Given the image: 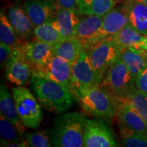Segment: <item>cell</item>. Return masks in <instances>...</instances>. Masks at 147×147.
I'll use <instances>...</instances> for the list:
<instances>
[{
  "mask_svg": "<svg viewBox=\"0 0 147 147\" xmlns=\"http://www.w3.org/2000/svg\"><path fill=\"white\" fill-rule=\"evenodd\" d=\"M0 136L1 146H10L12 144H21L29 146L21 133L10 120L0 115Z\"/></svg>",
  "mask_w": 147,
  "mask_h": 147,
  "instance_id": "44dd1931",
  "label": "cell"
},
{
  "mask_svg": "<svg viewBox=\"0 0 147 147\" xmlns=\"http://www.w3.org/2000/svg\"><path fill=\"white\" fill-rule=\"evenodd\" d=\"M85 49L84 42L76 37L63 39L53 46L54 55L63 58L71 65Z\"/></svg>",
  "mask_w": 147,
  "mask_h": 147,
  "instance_id": "ac0fdd59",
  "label": "cell"
},
{
  "mask_svg": "<svg viewBox=\"0 0 147 147\" xmlns=\"http://www.w3.org/2000/svg\"><path fill=\"white\" fill-rule=\"evenodd\" d=\"M137 1H140V2L144 3V4L147 6V0H137Z\"/></svg>",
  "mask_w": 147,
  "mask_h": 147,
  "instance_id": "836d02e7",
  "label": "cell"
},
{
  "mask_svg": "<svg viewBox=\"0 0 147 147\" xmlns=\"http://www.w3.org/2000/svg\"><path fill=\"white\" fill-rule=\"evenodd\" d=\"M16 47L32 69L45 65L54 56L53 46L38 40L18 45Z\"/></svg>",
  "mask_w": 147,
  "mask_h": 147,
  "instance_id": "7c38bea8",
  "label": "cell"
},
{
  "mask_svg": "<svg viewBox=\"0 0 147 147\" xmlns=\"http://www.w3.org/2000/svg\"><path fill=\"white\" fill-rule=\"evenodd\" d=\"M103 78L92 63L89 53L84 50L71 65L72 93L74 95L80 90L100 85Z\"/></svg>",
  "mask_w": 147,
  "mask_h": 147,
  "instance_id": "8992f818",
  "label": "cell"
},
{
  "mask_svg": "<svg viewBox=\"0 0 147 147\" xmlns=\"http://www.w3.org/2000/svg\"><path fill=\"white\" fill-rule=\"evenodd\" d=\"M88 119L84 113H69L58 116L47 134L55 147H82Z\"/></svg>",
  "mask_w": 147,
  "mask_h": 147,
  "instance_id": "6da1fadb",
  "label": "cell"
},
{
  "mask_svg": "<svg viewBox=\"0 0 147 147\" xmlns=\"http://www.w3.org/2000/svg\"><path fill=\"white\" fill-rule=\"evenodd\" d=\"M134 48L141 49L147 52V36H145L144 37V38H143L140 42H138Z\"/></svg>",
  "mask_w": 147,
  "mask_h": 147,
  "instance_id": "d6a6232c",
  "label": "cell"
},
{
  "mask_svg": "<svg viewBox=\"0 0 147 147\" xmlns=\"http://www.w3.org/2000/svg\"><path fill=\"white\" fill-rule=\"evenodd\" d=\"M51 1H53V2H55V1H57V0H51Z\"/></svg>",
  "mask_w": 147,
  "mask_h": 147,
  "instance_id": "e575fe53",
  "label": "cell"
},
{
  "mask_svg": "<svg viewBox=\"0 0 147 147\" xmlns=\"http://www.w3.org/2000/svg\"><path fill=\"white\" fill-rule=\"evenodd\" d=\"M119 146L111 130L104 121L100 119H87L84 131V147Z\"/></svg>",
  "mask_w": 147,
  "mask_h": 147,
  "instance_id": "9c48e42d",
  "label": "cell"
},
{
  "mask_svg": "<svg viewBox=\"0 0 147 147\" xmlns=\"http://www.w3.org/2000/svg\"><path fill=\"white\" fill-rule=\"evenodd\" d=\"M119 132L123 146L147 147V136L134 131L121 123H119Z\"/></svg>",
  "mask_w": 147,
  "mask_h": 147,
  "instance_id": "4316f807",
  "label": "cell"
},
{
  "mask_svg": "<svg viewBox=\"0 0 147 147\" xmlns=\"http://www.w3.org/2000/svg\"><path fill=\"white\" fill-rule=\"evenodd\" d=\"M123 62L135 79L147 64V52L141 49H124L120 56Z\"/></svg>",
  "mask_w": 147,
  "mask_h": 147,
  "instance_id": "d6986e66",
  "label": "cell"
},
{
  "mask_svg": "<svg viewBox=\"0 0 147 147\" xmlns=\"http://www.w3.org/2000/svg\"><path fill=\"white\" fill-rule=\"evenodd\" d=\"M57 8L68 9V10H78L80 0H57Z\"/></svg>",
  "mask_w": 147,
  "mask_h": 147,
  "instance_id": "1f68e13d",
  "label": "cell"
},
{
  "mask_svg": "<svg viewBox=\"0 0 147 147\" xmlns=\"http://www.w3.org/2000/svg\"><path fill=\"white\" fill-rule=\"evenodd\" d=\"M0 115L10 120L22 134L25 132L26 127L18 115L14 97L3 82L0 85Z\"/></svg>",
  "mask_w": 147,
  "mask_h": 147,
  "instance_id": "e0dca14e",
  "label": "cell"
},
{
  "mask_svg": "<svg viewBox=\"0 0 147 147\" xmlns=\"http://www.w3.org/2000/svg\"><path fill=\"white\" fill-rule=\"evenodd\" d=\"M32 73L34 76L58 82L72 93L71 65L60 57L54 55L45 65L32 69Z\"/></svg>",
  "mask_w": 147,
  "mask_h": 147,
  "instance_id": "ba28073f",
  "label": "cell"
},
{
  "mask_svg": "<svg viewBox=\"0 0 147 147\" xmlns=\"http://www.w3.org/2000/svg\"><path fill=\"white\" fill-rule=\"evenodd\" d=\"M117 102V115L119 122L134 131L147 136V124L142 117L125 102L118 99Z\"/></svg>",
  "mask_w": 147,
  "mask_h": 147,
  "instance_id": "9a60e30c",
  "label": "cell"
},
{
  "mask_svg": "<svg viewBox=\"0 0 147 147\" xmlns=\"http://www.w3.org/2000/svg\"><path fill=\"white\" fill-rule=\"evenodd\" d=\"M13 48L10 46L5 45L3 43H0V63L1 67L6 64L7 61L10 58L12 55Z\"/></svg>",
  "mask_w": 147,
  "mask_h": 147,
  "instance_id": "4dcf8cb0",
  "label": "cell"
},
{
  "mask_svg": "<svg viewBox=\"0 0 147 147\" xmlns=\"http://www.w3.org/2000/svg\"><path fill=\"white\" fill-rule=\"evenodd\" d=\"M75 97L89 115L105 119L117 115V99L102 84L80 90Z\"/></svg>",
  "mask_w": 147,
  "mask_h": 147,
  "instance_id": "3957f363",
  "label": "cell"
},
{
  "mask_svg": "<svg viewBox=\"0 0 147 147\" xmlns=\"http://www.w3.org/2000/svg\"><path fill=\"white\" fill-rule=\"evenodd\" d=\"M30 83L37 100L46 110L61 114L72 106L74 95L58 82L33 75Z\"/></svg>",
  "mask_w": 147,
  "mask_h": 147,
  "instance_id": "7a4b0ae2",
  "label": "cell"
},
{
  "mask_svg": "<svg viewBox=\"0 0 147 147\" xmlns=\"http://www.w3.org/2000/svg\"><path fill=\"white\" fill-rule=\"evenodd\" d=\"M136 87L147 94V64L135 78Z\"/></svg>",
  "mask_w": 147,
  "mask_h": 147,
  "instance_id": "f546056e",
  "label": "cell"
},
{
  "mask_svg": "<svg viewBox=\"0 0 147 147\" xmlns=\"http://www.w3.org/2000/svg\"><path fill=\"white\" fill-rule=\"evenodd\" d=\"M5 66V78L16 86L23 87L32 78V67L16 47L13 48L12 55Z\"/></svg>",
  "mask_w": 147,
  "mask_h": 147,
  "instance_id": "8fae6325",
  "label": "cell"
},
{
  "mask_svg": "<svg viewBox=\"0 0 147 147\" xmlns=\"http://www.w3.org/2000/svg\"><path fill=\"white\" fill-rule=\"evenodd\" d=\"M8 17L20 39L27 40L34 36L35 26L25 10L14 5L8 9Z\"/></svg>",
  "mask_w": 147,
  "mask_h": 147,
  "instance_id": "2e32d148",
  "label": "cell"
},
{
  "mask_svg": "<svg viewBox=\"0 0 147 147\" xmlns=\"http://www.w3.org/2000/svg\"><path fill=\"white\" fill-rule=\"evenodd\" d=\"M25 140L29 146L51 147L53 146L50 138L48 134L42 131H36L25 134Z\"/></svg>",
  "mask_w": 147,
  "mask_h": 147,
  "instance_id": "f1b7e54d",
  "label": "cell"
},
{
  "mask_svg": "<svg viewBox=\"0 0 147 147\" xmlns=\"http://www.w3.org/2000/svg\"><path fill=\"white\" fill-rule=\"evenodd\" d=\"M104 16L87 15L80 18L76 27V37L86 42L96 33L102 25Z\"/></svg>",
  "mask_w": 147,
  "mask_h": 147,
  "instance_id": "cb8c5ba5",
  "label": "cell"
},
{
  "mask_svg": "<svg viewBox=\"0 0 147 147\" xmlns=\"http://www.w3.org/2000/svg\"><path fill=\"white\" fill-rule=\"evenodd\" d=\"M18 37L11 25L8 16L5 15L3 10L0 13V41L1 43L14 48L20 45Z\"/></svg>",
  "mask_w": 147,
  "mask_h": 147,
  "instance_id": "83f0119b",
  "label": "cell"
},
{
  "mask_svg": "<svg viewBox=\"0 0 147 147\" xmlns=\"http://www.w3.org/2000/svg\"><path fill=\"white\" fill-rule=\"evenodd\" d=\"M123 49L112 37L96 42L88 49L92 63L103 78L106 71L121 56Z\"/></svg>",
  "mask_w": 147,
  "mask_h": 147,
  "instance_id": "52a82bcc",
  "label": "cell"
},
{
  "mask_svg": "<svg viewBox=\"0 0 147 147\" xmlns=\"http://www.w3.org/2000/svg\"><path fill=\"white\" fill-rule=\"evenodd\" d=\"M12 93L18 115L24 125L28 128H38L44 117L38 100L28 89L24 87L12 88Z\"/></svg>",
  "mask_w": 147,
  "mask_h": 147,
  "instance_id": "277c9868",
  "label": "cell"
},
{
  "mask_svg": "<svg viewBox=\"0 0 147 147\" xmlns=\"http://www.w3.org/2000/svg\"><path fill=\"white\" fill-rule=\"evenodd\" d=\"M23 9L35 27L55 18L57 10L51 0H27Z\"/></svg>",
  "mask_w": 147,
  "mask_h": 147,
  "instance_id": "4fadbf2b",
  "label": "cell"
},
{
  "mask_svg": "<svg viewBox=\"0 0 147 147\" xmlns=\"http://www.w3.org/2000/svg\"><path fill=\"white\" fill-rule=\"evenodd\" d=\"M101 84L117 99H123L136 87L135 79L120 57L106 71Z\"/></svg>",
  "mask_w": 147,
  "mask_h": 147,
  "instance_id": "5b68a950",
  "label": "cell"
},
{
  "mask_svg": "<svg viewBox=\"0 0 147 147\" xmlns=\"http://www.w3.org/2000/svg\"><path fill=\"white\" fill-rule=\"evenodd\" d=\"M115 4V0H80L77 12L80 15L104 16Z\"/></svg>",
  "mask_w": 147,
  "mask_h": 147,
  "instance_id": "603a6c76",
  "label": "cell"
},
{
  "mask_svg": "<svg viewBox=\"0 0 147 147\" xmlns=\"http://www.w3.org/2000/svg\"><path fill=\"white\" fill-rule=\"evenodd\" d=\"M129 23L123 8H113L103 18L102 25L93 36L84 42L86 50L97 42L114 36Z\"/></svg>",
  "mask_w": 147,
  "mask_h": 147,
  "instance_id": "30bf717a",
  "label": "cell"
},
{
  "mask_svg": "<svg viewBox=\"0 0 147 147\" xmlns=\"http://www.w3.org/2000/svg\"><path fill=\"white\" fill-rule=\"evenodd\" d=\"M123 8L129 23L143 36H147V6L137 0H126Z\"/></svg>",
  "mask_w": 147,
  "mask_h": 147,
  "instance_id": "5bb4252c",
  "label": "cell"
},
{
  "mask_svg": "<svg viewBox=\"0 0 147 147\" xmlns=\"http://www.w3.org/2000/svg\"><path fill=\"white\" fill-rule=\"evenodd\" d=\"M118 100L131 106L147 124V94L135 87L125 97Z\"/></svg>",
  "mask_w": 147,
  "mask_h": 147,
  "instance_id": "d4e9b609",
  "label": "cell"
},
{
  "mask_svg": "<svg viewBox=\"0 0 147 147\" xmlns=\"http://www.w3.org/2000/svg\"><path fill=\"white\" fill-rule=\"evenodd\" d=\"M76 10L57 8L56 12L57 21L63 39L76 37V27L80 21Z\"/></svg>",
  "mask_w": 147,
  "mask_h": 147,
  "instance_id": "ffe728a7",
  "label": "cell"
},
{
  "mask_svg": "<svg viewBox=\"0 0 147 147\" xmlns=\"http://www.w3.org/2000/svg\"><path fill=\"white\" fill-rule=\"evenodd\" d=\"M34 36L36 40L54 46L63 40L56 18L35 27Z\"/></svg>",
  "mask_w": 147,
  "mask_h": 147,
  "instance_id": "7402d4cb",
  "label": "cell"
},
{
  "mask_svg": "<svg viewBox=\"0 0 147 147\" xmlns=\"http://www.w3.org/2000/svg\"><path fill=\"white\" fill-rule=\"evenodd\" d=\"M144 36L138 32L128 23L119 32L112 36V38L121 47L126 49L135 47L136 45L144 38Z\"/></svg>",
  "mask_w": 147,
  "mask_h": 147,
  "instance_id": "484cf974",
  "label": "cell"
}]
</instances>
